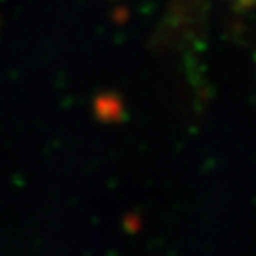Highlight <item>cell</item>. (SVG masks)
<instances>
[{
  "label": "cell",
  "instance_id": "6da1fadb",
  "mask_svg": "<svg viewBox=\"0 0 256 256\" xmlns=\"http://www.w3.org/2000/svg\"><path fill=\"white\" fill-rule=\"evenodd\" d=\"M100 104L107 105V108L105 107H98V112H100L102 116H105V114H108L110 118H114V114H120V107H118V100H112V98H102Z\"/></svg>",
  "mask_w": 256,
  "mask_h": 256
}]
</instances>
